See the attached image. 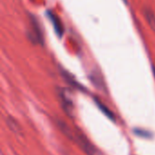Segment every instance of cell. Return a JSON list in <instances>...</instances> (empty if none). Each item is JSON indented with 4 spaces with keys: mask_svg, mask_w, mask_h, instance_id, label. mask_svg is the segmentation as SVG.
I'll return each instance as SVG.
<instances>
[{
    "mask_svg": "<svg viewBox=\"0 0 155 155\" xmlns=\"http://www.w3.org/2000/svg\"><path fill=\"white\" fill-rule=\"evenodd\" d=\"M124 1H126V0H124Z\"/></svg>",
    "mask_w": 155,
    "mask_h": 155,
    "instance_id": "9",
    "label": "cell"
},
{
    "mask_svg": "<svg viewBox=\"0 0 155 155\" xmlns=\"http://www.w3.org/2000/svg\"><path fill=\"white\" fill-rule=\"evenodd\" d=\"M143 15L146 19L148 25H150L151 29L155 32V15L153 10H151L148 7H145L143 9Z\"/></svg>",
    "mask_w": 155,
    "mask_h": 155,
    "instance_id": "2",
    "label": "cell"
},
{
    "mask_svg": "<svg viewBox=\"0 0 155 155\" xmlns=\"http://www.w3.org/2000/svg\"><path fill=\"white\" fill-rule=\"evenodd\" d=\"M57 124H58V127L60 128V130L64 134V135H66L70 139H74V135L73 134L72 131L70 130L69 126L66 124H64L61 120H57Z\"/></svg>",
    "mask_w": 155,
    "mask_h": 155,
    "instance_id": "5",
    "label": "cell"
},
{
    "mask_svg": "<svg viewBox=\"0 0 155 155\" xmlns=\"http://www.w3.org/2000/svg\"><path fill=\"white\" fill-rule=\"evenodd\" d=\"M49 17L54 25V30L56 31V33L59 35H62L63 34V26H62V24L60 23V20L55 16L54 15V14H49Z\"/></svg>",
    "mask_w": 155,
    "mask_h": 155,
    "instance_id": "6",
    "label": "cell"
},
{
    "mask_svg": "<svg viewBox=\"0 0 155 155\" xmlns=\"http://www.w3.org/2000/svg\"><path fill=\"white\" fill-rule=\"evenodd\" d=\"M153 72H154V75H155V68H154V69H153Z\"/></svg>",
    "mask_w": 155,
    "mask_h": 155,
    "instance_id": "8",
    "label": "cell"
},
{
    "mask_svg": "<svg viewBox=\"0 0 155 155\" xmlns=\"http://www.w3.org/2000/svg\"><path fill=\"white\" fill-rule=\"evenodd\" d=\"M75 141L78 143L79 146L87 153L88 155H95V150L93 147V145L91 144V143L88 141V139L83 135L80 133H77L74 136Z\"/></svg>",
    "mask_w": 155,
    "mask_h": 155,
    "instance_id": "1",
    "label": "cell"
},
{
    "mask_svg": "<svg viewBox=\"0 0 155 155\" xmlns=\"http://www.w3.org/2000/svg\"><path fill=\"white\" fill-rule=\"evenodd\" d=\"M7 126L9 127V129L16 134H22V130H21V126L19 125V124L17 123V121L15 119H14L11 116H8L5 120Z\"/></svg>",
    "mask_w": 155,
    "mask_h": 155,
    "instance_id": "3",
    "label": "cell"
},
{
    "mask_svg": "<svg viewBox=\"0 0 155 155\" xmlns=\"http://www.w3.org/2000/svg\"><path fill=\"white\" fill-rule=\"evenodd\" d=\"M61 100H62L63 108L65 111V113L70 117H73L74 116V105H73L72 102L69 99H67V97L64 95H61Z\"/></svg>",
    "mask_w": 155,
    "mask_h": 155,
    "instance_id": "4",
    "label": "cell"
},
{
    "mask_svg": "<svg viewBox=\"0 0 155 155\" xmlns=\"http://www.w3.org/2000/svg\"><path fill=\"white\" fill-rule=\"evenodd\" d=\"M95 103H96V104H97V106L99 107V109L107 116V117H109V118H111L112 120H114V114H112V112L104 104H102L100 101H98V100H95Z\"/></svg>",
    "mask_w": 155,
    "mask_h": 155,
    "instance_id": "7",
    "label": "cell"
}]
</instances>
